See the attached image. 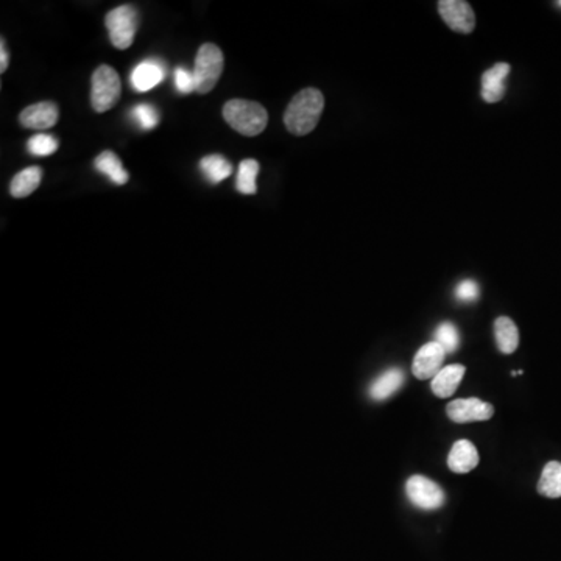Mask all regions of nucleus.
<instances>
[{
  "label": "nucleus",
  "instance_id": "nucleus-20",
  "mask_svg": "<svg viewBox=\"0 0 561 561\" xmlns=\"http://www.w3.org/2000/svg\"><path fill=\"white\" fill-rule=\"evenodd\" d=\"M538 493L550 499L561 497V463L560 462H549L544 466L540 482H538Z\"/></svg>",
  "mask_w": 561,
  "mask_h": 561
},
{
  "label": "nucleus",
  "instance_id": "nucleus-2",
  "mask_svg": "<svg viewBox=\"0 0 561 561\" xmlns=\"http://www.w3.org/2000/svg\"><path fill=\"white\" fill-rule=\"evenodd\" d=\"M224 119L237 133L251 138L266 130L268 115L260 103L234 98L225 103Z\"/></svg>",
  "mask_w": 561,
  "mask_h": 561
},
{
  "label": "nucleus",
  "instance_id": "nucleus-7",
  "mask_svg": "<svg viewBox=\"0 0 561 561\" xmlns=\"http://www.w3.org/2000/svg\"><path fill=\"white\" fill-rule=\"evenodd\" d=\"M446 413L457 424L489 421L495 415V407L479 398L455 399L446 405Z\"/></svg>",
  "mask_w": 561,
  "mask_h": 561
},
{
  "label": "nucleus",
  "instance_id": "nucleus-16",
  "mask_svg": "<svg viewBox=\"0 0 561 561\" xmlns=\"http://www.w3.org/2000/svg\"><path fill=\"white\" fill-rule=\"evenodd\" d=\"M43 180V170L38 166H31L21 170L18 175H14L10 184V192L14 199H25L37 191Z\"/></svg>",
  "mask_w": 561,
  "mask_h": 561
},
{
  "label": "nucleus",
  "instance_id": "nucleus-10",
  "mask_svg": "<svg viewBox=\"0 0 561 561\" xmlns=\"http://www.w3.org/2000/svg\"><path fill=\"white\" fill-rule=\"evenodd\" d=\"M58 117H60V111L54 102H39L27 106L19 115V121L25 128L43 132V130L55 127Z\"/></svg>",
  "mask_w": 561,
  "mask_h": 561
},
{
  "label": "nucleus",
  "instance_id": "nucleus-6",
  "mask_svg": "<svg viewBox=\"0 0 561 561\" xmlns=\"http://www.w3.org/2000/svg\"><path fill=\"white\" fill-rule=\"evenodd\" d=\"M405 495L415 507L428 512L438 510L446 502V495L440 485L420 474L405 482Z\"/></svg>",
  "mask_w": 561,
  "mask_h": 561
},
{
  "label": "nucleus",
  "instance_id": "nucleus-24",
  "mask_svg": "<svg viewBox=\"0 0 561 561\" xmlns=\"http://www.w3.org/2000/svg\"><path fill=\"white\" fill-rule=\"evenodd\" d=\"M58 150V140L50 134H35L29 140V151L33 157H50Z\"/></svg>",
  "mask_w": 561,
  "mask_h": 561
},
{
  "label": "nucleus",
  "instance_id": "nucleus-17",
  "mask_svg": "<svg viewBox=\"0 0 561 561\" xmlns=\"http://www.w3.org/2000/svg\"><path fill=\"white\" fill-rule=\"evenodd\" d=\"M96 169L103 174V175L108 176L111 182L117 184V186H123L128 182V172L123 169L122 161L119 157L115 155V151H102L98 157H96Z\"/></svg>",
  "mask_w": 561,
  "mask_h": 561
},
{
  "label": "nucleus",
  "instance_id": "nucleus-26",
  "mask_svg": "<svg viewBox=\"0 0 561 561\" xmlns=\"http://www.w3.org/2000/svg\"><path fill=\"white\" fill-rule=\"evenodd\" d=\"M175 86L182 94L197 92V83L193 79V72H189L184 67H178L175 71Z\"/></svg>",
  "mask_w": 561,
  "mask_h": 561
},
{
  "label": "nucleus",
  "instance_id": "nucleus-27",
  "mask_svg": "<svg viewBox=\"0 0 561 561\" xmlns=\"http://www.w3.org/2000/svg\"><path fill=\"white\" fill-rule=\"evenodd\" d=\"M2 46H0V72L4 73L6 71V67H8V52H6L5 47V39L2 38Z\"/></svg>",
  "mask_w": 561,
  "mask_h": 561
},
{
  "label": "nucleus",
  "instance_id": "nucleus-12",
  "mask_svg": "<svg viewBox=\"0 0 561 561\" xmlns=\"http://www.w3.org/2000/svg\"><path fill=\"white\" fill-rule=\"evenodd\" d=\"M510 73V64L497 63L482 75V97L487 103L502 100L506 94V80Z\"/></svg>",
  "mask_w": 561,
  "mask_h": 561
},
{
  "label": "nucleus",
  "instance_id": "nucleus-11",
  "mask_svg": "<svg viewBox=\"0 0 561 561\" xmlns=\"http://www.w3.org/2000/svg\"><path fill=\"white\" fill-rule=\"evenodd\" d=\"M164 77H166V67L163 63L150 58L134 67L133 72L130 75V83L133 86L134 91L147 92L161 85Z\"/></svg>",
  "mask_w": 561,
  "mask_h": 561
},
{
  "label": "nucleus",
  "instance_id": "nucleus-28",
  "mask_svg": "<svg viewBox=\"0 0 561 561\" xmlns=\"http://www.w3.org/2000/svg\"><path fill=\"white\" fill-rule=\"evenodd\" d=\"M560 5H561V2H560Z\"/></svg>",
  "mask_w": 561,
  "mask_h": 561
},
{
  "label": "nucleus",
  "instance_id": "nucleus-3",
  "mask_svg": "<svg viewBox=\"0 0 561 561\" xmlns=\"http://www.w3.org/2000/svg\"><path fill=\"white\" fill-rule=\"evenodd\" d=\"M224 52L216 44L206 43L199 48L193 67V79L199 94L211 92L224 72Z\"/></svg>",
  "mask_w": 561,
  "mask_h": 561
},
{
  "label": "nucleus",
  "instance_id": "nucleus-21",
  "mask_svg": "<svg viewBox=\"0 0 561 561\" xmlns=\"http://www.w3.org/2000/svg\"><path fill=\"white\" fill-rule=\"evenodd\" d=\"M259 174V163L256 159H243L237 172L235 189L243 195H253L258 192L256 178Z\"/></svg>",
  "mask_w": 561,
  "mask_h": 561
},
{
  "label": "nucleus",
  "instance_id": "nucleus-15",
  "mask_svg": "<svg viewBox=\"0 0 561 561\" xmlns=\"http://www.w3.org/2000/svg\"><path fill=\"white\" fill-rule=\"evenodd\" d=\"M405 380L404 371L401 369L387 370L386 373L380 374L373 384L370 386L369 395L373 401H386L392 398L395 393L398 392Z\"/></svg>",
  "mask_w": 561,
  "mask_h": 561
},
{
  "label": "nucleus",
  "instance_id": "nucleus-9",
  "mask_svg": "<svg viewBox=\"0 0 561 561\" xmlns=\"http://www.w3.org/2000/svg\"><path fill=\"white\" fill-rule=\"evenodd\" d=\"M446 353L437 342H429L422 344L413 357L412 373L420 380L432 379L435 374L443 369V363L446 359Z\"/></svg>",
  "mask_w": 561,
  "mask_h": 561
},
{
  "label": "nucleus",
  "instance_id": "nucleus-19",
  "mask_svg": "<svg viewBox=\"0 0 561 561\" xmlns=\"http://www.w3.org/2000/svg\"><path fill=\"white\" fill-rule=\"evenodd\" d=\"M200 170L212 184L224 182L233 174V166L222 155H209L200 161Z\"/></svg>",
  "mask_w": 561,
  "mask_h": 561
},
{
  "label": "nucleus",
  "instance_id": "nucleus-4",
  "mask_svg": "<svg viewBox=\"0 0 561 561\" xmlns=\"http://www.w3.org/2000/svg\"><path fill=\"white\" fill-rule=\"evenodd\" d=\"M121 79L115 69L106 64L97 67L92 73L91 103L96 113H106L121 98Z\"/></svg>",
  "mask_w": 561,
  "mask_h": 561
},
{
  "label": "nucleus",
  "instance_id": "nucleus-8",
  "mask_svg": "<svg viewBox=\"0 0 561 561\" xmlns=\"http://www.w3.org/2000/svg\"><path fill=\"white\" fill-rule=\"evenodd\" d=\"M438 12L447 27L454 31L468 35L474 30L476 16L468 2L463 0H441L438 2Z\"/></svg>",
  "mask_w": 561,
  "mask_h": 561
},
{
  "label": "nucleus",
  "instance_id": "nucleus-23",
  "mask_svg": "<svg viewBox=\"0 0 561 561\" xmlns=\"http://www.w3.org/2000/svg\"><path fill=\"white\" fill-rule=\"evenodd\" d=\"M132 115V119H133L138 125H140L142 130L145 132H150L153 128L157 127V123H159V113H157V109L155 106H151V105H136L134 106L133 111L130 113Z\"/></svg>",
  "mask_w": 561,
  "mask_h": 561
},
{
  "label": "nucleus",
  "instance_id": "nucleus-25",
  "mask_svg": "<svg viewBox=\"0 0 561 561\" xmlns=\"http://www.w3.org/2000/svg\"><path fill=\"white\" fill-rule=\"evenodd\" d=\"M480 295V289H479V284L472 279H465L455 287V298L460 302H474Z\"/></svg>",
  "mask_w": 561,
  "mask_h": 561
},
{
  "label": "nucleus",
  "instance_id": "nucleus-5",
  "mask_svg": "<svg viewBox=\"0 0 561 561\" xmlns=\"http://www.w3.org/2000/svg\"><path fill=\"white\" fill-rule=\"evenodd\" d=\"M105 25L108 29L113 46L119 50H125L133 44L140 25V14L134 6H117L106 14Z\"/></svg>",
  "mask_w": 561,
  "mask_h": 561
},
{
  "label": "nucleus",
  "instance_id": "nucleus-1",
  "mask_svg": "<svg viewBox=\"0 0 561 561\" xmlns=\"http://www.w3.org/2000/svg\"><path fill=\"white\" fill-rule=\"evenodd\" d=\"M325 108V97L319 89L306 88L298 92L284 113V123L290 133L306 136L314 132Z\"/></svg>",
  "mask_w": 561,
  "mask_h": 561
},
{
  "label": "nucleus",
  "instance_id": "nucleus-13",
  "mask_svg": "<svg viewBox=\"0 0 561 561\" xmlns=\"http://www.w3.org/2000/svg\"><path fill=\"white\" fill-rule=\"evenodd\" d=\"M465 371L463 365H447L430 379V390L438 398L453 396L454 393L457 392Z\"/></svg>",
  "mask_w": 561,
  "mask_h": 561
},
{
  "label": "nucleus",
  "instance_id": "nucleus-18",
  "mask_svg": "<svg viewBox=\"0 0 561 561\" xmlns=\"http://www.w3.org/2000/svg\"><path fill=\"white\" fill-rule=\"evenodd\" d=\"M495 337L497 348L504 354H512L519 344V331L514 321L508 317H499L495 321Z\"/></svg>",
  "mask_w": 561,
  "mask_h": 561
},
{
  "label": "nucleus",
  "instance_id": "nucleus-22",
  "mask_svg": "<svg viewBox=\"0 0 561 561\" xmlns=\"http://www.w3.org/2000/svg\"><path fill=\"white\" fill-rule=\"evenodd\" d=\"M434 342L440 344L446 354H453L459 350L460 334L459 329L454 327L451 321H443L434 332Z\"/></svg>",
  "mask_w": 561,
  "mask_h": 561
},
{
  "label": "nucleus",
  "instance_id": "nucleus-14",
  "mask_svg": "<svg viewBox=\"0 0 561 561\" xmlns=\"http://www.w3.org/2000/svg\"><path fill=\"white\" fill-rule=\"evenodd\" d=\"M479 465V453L476 446L468 440H459L454 443L453 449L447 457V466L453 472L466 474Z\"/></svg>",
  "mask_w": 561,
  "mask_h": 561
}]
</instances>
